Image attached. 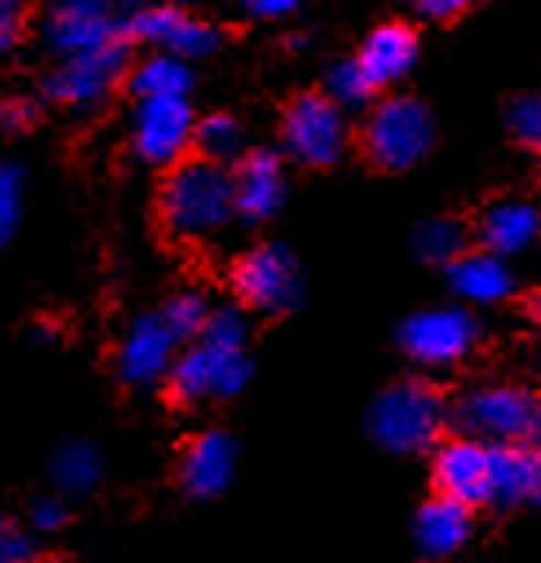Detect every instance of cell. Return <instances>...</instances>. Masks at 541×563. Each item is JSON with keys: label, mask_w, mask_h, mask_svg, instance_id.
<instances>
[{"label": "cell", "mask_w": 541, "mask_h": 563, "mask_svg": "<svg viewBox=\"0 0 541 563\" xmlns=\"http://www.w3.org/2000/svg\"><path fill=\"white\" fill-rule=\"evenodd\" d=\"M158 214H163L169 236L185 243L218 236L236 218L229 169L207 163V158H185V163H177L169 169L163 196H158Z\"/></svg>", "instance_id": "6da1fadb"}, {"label": "cell", "mask_w": 541, "mask_h": 563, "mask_svg": "<svg viewBox=\"0 0 541 563\" xmlns=\"http://www.w3.org/2000/svg\"><path fill=\"white\" fill-rule=\"evenodd\" d=\"M445 401L423 379H401L387 387L368 409V434L390 453H423L442 442Z\"/></svg>", "instance_id": "7a4b0ae2"}, {"label": "cell", "mask_w": 541, "mask_h": 563, "mask_svg": "<svg viewBox=\"0 0 541 563\" xmlns=\"http://www.w3.org/2000/svg\"><path fill=\"white\" fill-rule=\"evenodd\" d=\"M365 155L379 169H409L417 166L434 144V119L420 100L412 97H387L379 100L361 133Z\"/></svg>", "instance_id": "3957f363"}, {"label": "cell", "mask_w": 541, "mask_h": 563, "mask_svg": "<svg viewBox=\"0 0 541 563\" xmlns=\"http://www.w3.org/2000/svg\"><path fill=\"white\" fill-rule=\"evenodd\" d=\"M251 361L247 350H229L196 339L188 350H180L166 384L180 406H199V401H221L247 387Z\"/></svg>", "instance_id": "277c9868"}, {"label": "cell", "mask_w": 541, "mask_h": 563, "mask_svg": "<svg viewBox=\"0 0 541 563\" xmlns=\"http://www.w3.org/2000/svg\"><path fill=\"white\" fill-rule=\"evenodd\" d=\"M125 67H130V45L125 37L111 41V45L78 52V56L59 59V67L48 74L45 97L67 111H92L114 92L122 81Z\"/></svg>", "instance_id": "5b68a950"}, {"label": "cell", "mask_w": 541, "mask_h": 563, "mask_svg": "<svg viewBox=\"0 0 541 563\" xmlns=\"http://www.w3.org/2000/svg\"><path fill=\"white\" fill-rule=\"evenodd\" d=\"M284 147L295 163L302 166H332L339 163L346 147V114L335 108L324 92H306L284 111V125H280Z\"/></svg>", "instance_id": "8992f818"}, {"label": "cell", "mask_w": 541, "mask_h": 563, "mask_svg": "<svg viewBox=\"0 0 541 563\" xmlns=\"http://www.w3.org/2000/svg\"><path fill=\"white\" fill-rule=\"evenodd\" d=\"M232 288H236L240 302L262 313H284L299 302L302 295V273L291 251L280 243H262V247L247 251L232 265Z\"/></svg>", "instance_id": "52a82bcc"}, {"label": "cell", "mask_w": 541, "mask_h": 563, "mask_svg": "<svg viewBox=\"0 0 541 563\" xmlns=\"http://www.w3.org/2000/svg\"><path fill=\"white\" fill-rule=\"evenodd\" d=\"M401 350L423 368H450L464 361L479 343V324L461 306H442V310L412 313L401 324Z\"/></svg>", "instance_id": "ba28073f"}, {"label": "cell", "mask_w": 541, "mask_h": 563, "mask_svg": "<svg viewBox=\"0 0 541 563\" xmlns=\"http://www.w3.org/2000/svg\"><path fill=\"white\" fill-rule=\"evenodd\" d=\"M122 30H125V37L144 41V45H152L155 52H163V56H177L185 63L203 59L221 45V30L214 23H207V19L185 12V8H177V4L136 8L122 23Z\"/></svg>", "instance_id": "9c48e42d"}, {"label": "cell", "mask_w": 541, "mask_h": 563, "mask_svg": "<svg viewBox=\"0 0 541 563\" xmlns=\"http://www.w3.org/2000/svg\"><path fill=\"white\" fill-rule=\"evenodd\" d=\"M538 398L527 395L523 387H479L457 406V420L468 439H479L486 445H508L527 442L530 420H534Z\"/></svg>", "instance_id": "30bf717a"}, {"label": "cell", "mask_w": 541, "mask_h": 563, "mask_svg": "<svg viewBox=\"0 0 541 563\" xmlns=\"http://www.w3.org/2000/svg\"><path fill=\"white\" fill-rule=\"evenodd\" d=\"M196 136V114L188 100H141L133 119V152L152 166L185 163Z\"/></svg>", "instance_id": "8fae6325"}, {"label": "cell", "mask_w": 541, "mask_h": 563, "mask_svg": "<svg viewBox=\"0 0 541 563\" xmlns=\"http://www.w3.org/2000/svg\"><path fill=\"white\" fill-rule=\"evenodd\" d=\"M431 479L439 497H450L464 508L490 505V445L468 434L434 445Z\"/></svg>", "instance_id": "7c38bea8"}, {"label": "cell", "mask_w": 541, "mask_h": 563, "mask_svg": "<svg viewBox=\"0 0 541 563\" xmlns=\"http://www.w3.org/2000/svg\"><path fill=\"white\" fill-rule=\"evenodd\" d=\"M177 335L169 332L158 313L136 317L119 346V376L130 387L163 384L177 361Z\"/></svg>", "instance_id": "4fadbf2b"}, {"label": "cell", "mask_w": 541, "mask_h": 563, "mask_svg": "<svg viewBox=\"0 0 541 563\" xmlns=\"http://www.w3.org/2000/svg\"><path fill=\"white\" fill-rule=\"evenodd\" d=\"M232 203L243 221H269L284 207L288 196V177H284L280 155L251 152L232 169Z\"/></svg>", "instance_id": "5bb4252c"}, {"label": "cell", "mask_w": 541, "mask_h": 563, "mask_svg": "<svg viewBox=\"0 0 541 563\" xmlns=\"http://www.w3.org/2000/svg\"><path fill=\"white\" fill-rule=\"evenodd\" d=\"M236 472V445L225 431H203L180 450V486L192 497H218Z\"/></svg>", "instance_id": "9a60e30c"}, {"label": "cell", "mask_w": 541, "mask_h": 563, "mask_svg": "<svg viewBox=\"0 0 541 563\" xmlns=\"http://www.w3.org/2000/svg\"><path fill=\"white\" fill-rule=\"evenodd\" d=\"M420 41L406 23H384L376 26L368 41L357 52V67L365 70V78L373 81V89L401 81L406 74L417 67Z\"/></svg>", "instance_id": "2e32d148"}, {"label": "cell", "mask_w": 541, "mask_h": 563, "mask_svg": "<svg viewBox=\"0 0 541 563\" xmlns=\"http://www.w3.org/2000/svg\"><path fill=\"white\" fill-rule=\"evenodd\" d=\"M412 538L428 560H450L472 538V508L450 501V497H431L417 512Z\"/></svg>", "instance_id": "e0dca14e"}, {"label": "cell", "mask_w": 541, "mask_h": 563, "mask_svg": "<svg viewBox=\"0 0 541 563\" xmlns=\"http://www.w3.org/2000/svg\"><path fill=\"white\" fill-rule=\"evenodd\" d=\"M541 479V453L527 442L490 445V505L512 508L519 501H534Z\"/></svg>", "instance_id": "ac0fdd59"}, {"label": "cell", "mask_w": 541, "mask_h": 563, "mask_svg": "<svg viewBox=\"0 0 541 563\" xmlns=\"http://www.w3.org/2000/svg\"><path fill=\"white\" fill-rule=\"evenodd\" d=\"M445 276H450L453 295L475 306H494L512 295V273L505 258L490 251H464L457 262L445 265Z\"/></svg>", "instance_id": "d6986e66"}, {"label": "cell", "mask_w": 541, "mask_h": 563, "mask_svg": "<svg viewBox=\"0 0 541 563\" xmlns=\"http://www.w3.org/2000/svg\"><path fill=\"white\" fill-rule=\"evenodd\" d=\"M538 236H541V210L534 203H523V199L494 203L479 221L483 247L490 254H497V258L527 251Z\"/></svg>", "instance_id": "ffe728a7"}, {"label": "cell", "mask_w": 541, "mask_h": 563, "mask_svg": "<svg viewBox=\"0 0 541 563\" xmlns=\"http://www.w3.org/2000/svg\"><path fill=\"white\" fill-rule=\"evenodd\" d=\"M130 85L136 100H188L192 92V67L177 56H147L141 67H133Z\"/></svg>", "instance_id": "44dd1931"}, {"label": "cell", "mask_w": 541, "mask_h": 563, "mask_svg": "<svg viewBox=\"0 0 541 563\" xmlns=\"http://www.w3.org/2000/svg\"><path fill=\"white\" fill-rule=\"evenodd\" d=\"M103 461L89 442H67L52 456V483L67 494H85L100 483Z\"/></svg>", "instance_id": "7402d4cb"}, {"label": "cell", "mask_w": 541, "mask_h": 563, "mask_svg": "<svg viewBox=\"0 0 541 563\" xmlns=\"http://www.w3.org/2000/svg\"><path fill=\"white\" fill-rule=\"evenodd\" d=\"M412 251H417L420 262L450 265L468 251V229L453 218H431V221H423L417 229V236H412Z\"/></svg>", "instance_id": "603a6c76"}, {"label": "cell", "mask_w": 541, "mask_h": 563, "mask_svg": "<svg viewBox=\"0 0 541 563\" xmlns=\"http://www.w3.org/2000/svg\"><path fill=\"white\" fill-rule=\"evenodd\" d=\"M240 141H243V130L232 114H207V119L196 122L192 144L199 147V155H203L207 163L221 166L225 158H232L240 152Z\"/></svg>", "instance_id": "cb8c5ba5"}, {"label": "cell", "mask_w": 541, "mask_h": 563, "mask_svg": "<svg viewBox=\"0 0 541 563\" xmlns=\"http://www.w3.org/2000/svg\"><path fill=\"white\" fill-rule=\"evenodd\" d=\"M324 97L332 100L339 111H346V108H365V103L376 97V89H373V81L365 78V70L357 67V59H343L328 70Z\"/></svg>", "instance_id": "d4e9b609"}, {"label": "cell", "mask_w": 541, "mask_h": 563, "mask_svg": "<svg viewBox=\"0 0 541 563\" xmlns=\"http://www.w3.org/2000/svg\"><path fill=\"white\" fill-rule=\"evenodd\" d=\"M207 313H210V306H207L203 295H196V291H180L163 306V310H158L166 328L177 335V343H196L199 332H203V324H207Z\"/></svg>", "instance_id": "484cf974"}, {"label": "cell", "mask_w": 541, "mask_h": 563, "mask_svg": "<svg viewBox=\"0 0 541 563\" xmlns=\"http://www.w3.org/2000/svg\"><path fill=\"white\" fill-rule=\"evenodd\" d=\"M199 339L214 346L243 350L247 346V317H243L236 306H218V310L207 313V324H203V332H199Z\"/></svg>", "instance_id": "4316f807"}, {"label": "cell", "mask_w": 541, "mask_h": 563, "mask_svg": "<svg viewBox=\"0 0 541 563\" xmlns=\"http://www.w3.org/2000/svg\"><path fill=\"white\" fill-rule=\"evenodd\" d=\"M19 214H23V169L0 163V247L12 240Z\"/></svg>", "instance_id": "83f0119b"}, {"label": "cell", "mask_w": 541, "mask_h": 563, "mask_svg": "<svg viewBox=\"0 0 541 563\" xmlns=\"http://www.w3.org/2000/svg\"><path fill=\"white\" fill-rule=\"evenodd\" d=\"M37 560V541L26 534L23 527L0 519V563H34Z\"/></svg>", "instance_id": "f1b7e54d"}, {"label": "cell", "mask_w": 541, "mask_h": 563, "mask_svg": "<svg viewBox=\"0 0 541 563\" xmlns=\"http://www.w3.org/2000/svg\"><path fill=\"white\" fill-rule=\"evenodd\" d=\"M508 125L519 144L541 147V100H519L508 111Z\"/></svg>", "instance_id": "f546056e"}, {"label": "cell", "mask_w": 541, "mask_h": 563, "mask_svg": "<svg viewBox=\"0 0 541 563\" xmlns=\"http://www.w3.org/2000/svg\"><path fill=\"white\" fill-rule=\"evenodd\" d=\"M26 23V0H0V56L15 48Z\"/></svg>", "instance_id": "4dcf8cb0"}, {"label": "cell", "mask_w": 541, "mask_h": 563, "mask_svg": "<svg viewBox=\"0 0 541 563\" xmlns=\"http://www.w3.org/2000/svg\"><path fill=\"white\" fill-rule=\"evenodd\" d=\"M48 15H70V19H114V0H48Z\"/></svg>", "instance_id": "1f68e13d"}, {"label": "cell", "mask_w": 541, "mask_h": 563, "mask_svg": "<svg viewBox=\"0 0 541 563\" xmlns=\"http://www.w3.org/2000/svg\"><path fill=\"white\" fill-rule=\"evenodd\" d=\"M34 122H37V103H34V100L15 97V100H4V103H0V130H8V133H26Z\"/></svg>", "instance_id": "d6a6232c"}, {"label": "cell", "mask_w": 541, "mask_h": 563, "mask_svg": "<svg viewBox=\"0 0 541 563\" xmlns=\"http://www.w3.org/2000/svg\"><path fill=\"white\" fill-rule=\"evenodd\" d=\"M30 523H34V530H59L63 523H67V505L59 501V497H41V501H34V508H30Z\"/></svg>", "instance_id": "836d02e7"}, {"label": "cell", "mask_w": 541, "mask_h": 563, "mask_svg": "<svg viewBox=\"0 0 541 563\" xmlns=\"http://www.w3.org/2000/svg\"><path fill=\"white\" fill-rule=\"evenodd\" d=\"M302 0H240V8L251 19H288Z\"/></svg>", "instance_id": "e575fe53"}, {"label": "cell", "mask_w": 541, "mask_h": 563, "mask_svg": "<svg viewBox=\"0 0 541 563\" xmlns=\"http://www.w3.org/2000/svg\"><path fill=\"white\" fill-rule=\"evenodd\" d=\"M412 4H417L420 15H428V19H453V15L468 12L475 0H412Z\"/></svg>", "instance_id": "d590c367"}, {"label": "cell", "mask_w": 541, "mask_h": 563, "mask_svg": "<svg viewBox=\"0 0 541 563\" xmlns=\"http://www.w3.org/2000/svg\"><path fill=\"white\" fill-rule=\"evenodd\" d=\"M527 445L534 453H541V401L534 406V420H530V431H527Z\"/></svg>", "instance_id": "8d00e7d4"}, {"label": "cell", "mask_w": 541, "mask_h": 563, "mask_svg": "<svg viewBox=\"0 0 541 563\" xmlns=\"http://www.w3.org/2000/svg\"><path fill=\"white\" fill-rule=\"evenodd\" d=\"M527 313H530V321L541 328V295H534V299L527 302Z\"/></svg>", "instance_id": "74e56055"}, {"label": "cell", "mask_w": 541, "mask_h": 563, "mask_svg": "<svg viewBox=\"0 0 541 563\" xmlns=\"http://www.w3.org/2000/svg\"><path fill=\"white\" fill-rule=\"evenodd\" d=\"M534 501L541 505V479H538V490H534Z\"/></svg>", "instance_id": "f35d334b"}]
</instances>
